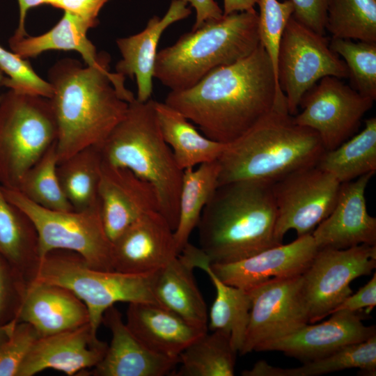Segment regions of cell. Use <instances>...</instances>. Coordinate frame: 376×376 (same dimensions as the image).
Listing matches in <instances>:
<instances>
[{"label":"cell","instance_id":"1","mask_svg":"<svg viewBox=\"0 0 376 376\" xmlns=\"http://www.w3.org/2000/svg\"><path fill=\"white\" fill-rule=\"evenodd\" d=\"M284 100L270 58L260 44L246 57L213 70L193 86L171 91L164 103L209 139L228 144Z\"/></svg>","mask_w":376,"mask_h":376},{"label":"cell","instance_id":"2","mask_svg":"<svg viewBox=\"0 0 376 376\" xmlns=\"http://www.w3.org/2000/svg\"><path fill=\"white\" fill-rule=\"evenodd\" d=\"M109 61L107 54L100 65L84 67L63 58L49 69L58 163L85 148L100 147L136 98L125 77L110 72Z\"/></svg>","mask_w":376,"mask_h":376},{"label":"cell","instance_id":"3","mask_svg":"<svg viewBox=\"0 0 376 376\" xmlns=\"http://www.w3.org/2000/svg\"><path fill=\"white\" fill-rule=\"evenodd\" d=\"M272 183L244 180L219 185L197 225L210 263H229L280 245L274 237Z\"/></svg>","mask_w":376,"mask_h":376},{"label":"cell","instance_id":"4","mask_svg":"<svg viewBox=\"0 0 376 376\" xmlns=\"http://www.w3.org/2000/svg\"><path fill=\"white\" fill-rule=\"evenodd\" d=\"M324 152L318 134L294 121L286 100L279 101L251 129L227 144L217 160L218 186L244 180L274 183L316 166Z\"/></svg>","mask_w":376,"mask_h":376},{"label":"cell","instance_id":"5","mask_svg":"<svg viewBox=\"0 0 376 376\" xmlns=\"http://www.w3.org/2000/svg\"><path fill=\"white\" fill-rule=\"evenodd\" d=\"M155 102H130L100 148L103 162L127 169L154 187L158 211L175 230L183 171L162 135Z\"/></svg>","mask_w":376,"mask_h":376},{"label":"cell","instance_id":"6","mask_svg":"<svg viewBox=\"0 0 376 376\" xmlns=\"http://www.w3.org/2000/svg\"><path fill=\"white\" fill-rule=\"evenodd\" d=\"M259 45L255 9L224 15L157 52L153 77L171 91L187 89L213 70L246 57Z\"/></svg>","mask_w":376,"mask_h":376},{"label":"cell","instance_id":"7","mask_svg":"<svg viewBox=\"0 0 376 376\" xmlns=\"http://www.w3.org/2000/svg\"><path fill=\"white\" fill-rule=\"evenodd\" d=\"M152 274L98 269L75 252L56 249L40 259L33 281L61 285L72 292L86 306L90 326L97 334L104 312L116 303L157 304L151 289Z\"/></svg>","mask_w":376,"mask_h":376},{"label":"cell","instance_id":"8","mask_svg":"<svg viewBox=\"0 0 376 376\" xmlns=\"http://www.w3.org/2000/svg\"><path fill=\"white\" fill-rule=\"evenodd\" d=\"M49 98L9 90L0 100V185L16 189L24 174L56 141Z\"/></svg>","mask_w":376,"mask_h":376},{"label":"cell","instance_id":"9","mask_svg":"<svg viewBox=\"0 0 376 376\" xmlns=\"http://www.w3.org/2000/svg\"><path fill=\"white\" fill-rule=\"evenodd\" d=\"M1 188L6 198L31 219L38 234L40 259L51 251L67 250L81 256L93 268L113 270L112 242L104 229L100 204L82 211L52 210L31 202L16 189Z\"/></svg>","mask_w":376,"mask_h":376},{"label":"cell","instance_id":"10","mask_svg":"<svg viewBox=\"0 0 376 376\" xmlns=\"http://www.w3.org/2000/svg\"><path fill=\"white\" fill-rule=\"evenodd\" d=\"M347 78L344 61L329 47V40L297 21L292 16L279 45L276 77L285 96L288 112L295 116L304 94L322 78Z\"/></svg>","mask_w":376,"mask_h":376},{"label":"cell","instance_id":"11","mask_svg":"<svg viewBox=\"0 0 376 376\" xmlns=\"http://www.w3.org/2000/svg\"><path fill=\"white\" fill-rule=\"evenodd\" d=\"M376 267V245L317 251L301 274V292L309 323H315L352 294L351 282L370 275Z\"/></svg>","mask_w":376,"mask_h":376},{"label":"cell","instance_id":"12","mask_svg":"<svg viewBox=\"0 0 376 376\" xmlns=\"http://www.w3.org/2000/svg\"><path fill=\"white\" fill-rule=\"evenodd\" d=\"M341 183L316 166L292 173L272 183L276 207L274 237L279 244L290 230L300 237L312 233L333 210Z\"/></svg>","mask_w":376,"mask_h":376},{"label":"cell","instance_id":"13","mask_svg":"<svg viewBox=\"0 0 376 376\" xmlns=\"http://www.w3.org/2000/svg\"><path fill=\"white\" fill-rule=\"evenodd\" d=\"M374 100L363 96L332 76L322 78L303 96L301 111L294 121L315 131L325 151L335 149L353 136Z\"/></svg>","mask_w":376,"mask_h":376},{"label":"cell","instance_id":"14","mask_svg":"<svg viewBox=\"0 0 376 376\" xmlns=\"http://www.w3.org/2000/svg\"><path fill=\"white\" fill-rule=\"evenodd\" d=\"M251 306L240 353L254 351L260 344L290 335L309 323L301 292V274L274 278L249 290Z\"/></svg>","mask_w":376,"mask_h":376},{"label":"cell","instance_id":"15","mask_svg":"<svg viewBox=\"0 0 376 376\" xmlns=\"http://www.w3.org/2000/svg\"><path fill=\"white\" fill-rule=\"evenodd\" d=\"M174 230L158 211L149 212L112 241L115 271L152 274L178 256Z\"/></svg>","mask_w":376,"mask_h":376},{"label":"cell","instance_id":"16","mask_svg":"<svg viewBox=\"0 0 376 376\" xmlns=\"http://www.w3.org/2000/svg\"><path fill=\"white\" fill-rule=\"evenodd\" d=\"M331 315L322 323L307 324L290 335L263 343L254 351L281 352L306 362L376 335L375 326L365 325L359 312L339 311Z\"/></svg>","mask_w":376,"mask_h":376},{"label":"cell","instance_id":"17","mask_svg":"<svg viewBox=\"0 0 376 376\" xmlns=\"http://www.w3.org/2000/svg\"><path fill=\"white\" fill-rule=\"evenodd\" d=\"M108 345L100 340L89 323L40 337L22 363L17 376H33L47 369L77 375L94 368Z\"/></svg>","mask_w":376,"mask_h":376},{"label":"cell","instance_id":"18","mask_svg":"<svg viewBox=\"0 0 376 376\" xmlns=\"http://www.w3.org/2000/svg\"><path fill=\"white\" fill-rule=\"evenodd\" d=\"M318 250L309 233L238 261L210 264V267L224 283L249 291L271 279L302 274Z\"/></svg>","mask_w":376,"mask_h":376},{"label":"cell","instance_id":"19","mask_svg":"<svg viewBox=\"0 0 376 376\" xmlns=\"http://www.w3.org/2000/svg\"><path fill=\"white\" fill-rule=\"evenodd\" d=\"M373 175L341 183L333 210L311 233L318 249L376 245V218L368 214L365 197Z\"/></svg>","mask_w":376,"mask_h":376},{"label":"cell","instance_id":"20","mask_svg":"<svg viewBox=\"0 0 376 376\" xmlns=\"http://www.w3.org/2000/svg\"><path fill=\"white\" fill-rule=\"evenodd\" d=\"M99 204L102 223L111 242L143 214L158 211L157 194L148 182L127 169L104 162Z\"/></svg>","mask_w":376,"mask_h":376},{"label":"cell","instance_id":"21","mask_svg":"<svg viewBox=\"0 0 376 376\" xmlns=\"http://www.w3.org/2000/svg\"><path fill=\"white\" fill-rule=\"evenodd\" d=\"M102 324L111 333V340L102 360L86 371L94 376H164L173 373L179 359L157 353L131 331L114 306L104 313Z\"/></svg>","mask_w":376,"mask_h":376},{"label":"cell","instance_id":"22","mask_svg":"<svg viewBox=\"0 0 376 376\" xmlns=\"http://www.w3.org/2000/svg\"><path fill=\"white\" fill-rule=\"evenodd\" d=\"M17 322L30 324L40 337L89 323L86 306L70 290L33 281L29 283Z\"/></svg>","mask_w":376,"mask_h":376},{"label":"cell","instance_id":"23","mask_svg":"<svg viewBox=\"0 0 376 376\" xmlns=\"http://www.w3.org/2000/svg\"><path fill=\"white\" fill-rule=\"evenodd\" d=\"M182 0H173L162 18L153 16L141 32L116 40L122 58L116 65V72L123 77H135L136 99L139 102L150 100L152 93L154 68L161 36L171 24L191 14V9Z\"/></svg>","mask_w":376,"mask_h":376},{"label":"cell","instance_id":"24","mask_svg":"<svg viewBox=\"0 0 376 376\" xmlns=\"http://www.w3.org/2000/svg\"><path fill=\"white\" fill-rule=\"evenodd\" d=\"M126 318L128 328L146 347L171 358L179 359L184 350L207 331L155 303H129Z\"/></svg>","mask_w":376,"mask_h":376},{"label":"cell","instance_id":"25","mask_svg":"<svg viewBox=\"0 0 376 376\" xmlns=\"http://www.w3.org/2000/svg\"><path fill=\"white\" fill-rule=\"evenodd\" d=\"M181 256L194 269L203 270L216 290L209 313L208 327L211 331L228 333L234 350L240 352L249 321L251 301L249 291L222 281L212 270L209 258L200 247L189 244L182 250Z\"/></svg>","mask_w":376,"mask_h":376},{"label":"cell","instance_id":"26","mask_svg":"<svg viewBox=\"0 0 376 376\" xmlns=\"http://www.w3.org/2000/svg\"><path fill=\"white\" fill-rule=\"evenodd\" d=\"M193 271L178 255L152 274V292L157 304L192 324L207 328V305Z\"/></svg>","mask_w":376,"mask_h":376},{"label":"cell","instance_id":"27","mask_svg":"<svg viewBox=\"0 0 376 376\" xmlns=\"http://www.w3.org/2000/svg\"><path fill=\"white\" fill-rule=\"evenodd\" d=\"M93 26L70 12L64 14L55 26L46 33L36 36H12L9 45L12 52L23 58H35L49 50L75 51L86 65H100L106 53L97 54L95 46L88 38L87 32Z\"/></svg>","mask_w":376,"mask_h":376},{"label":"cell","instance_id":"28","mask_svg":"<svg viewBox=\"0 0 376 376\" xmlns=\"http://www.w3.org/2000/svg\"><path fill=\"white\" fill-rule=\"evenodd\" d=\"M155 109L162 135L181 170L219 159L227 144L201 134L185 116L164 102L155 101Z\"/></svg>","mask_w":376,"mask_h":376},{"label":"cell","instance_id":"29","mask_svg":"<svg viewBox=\"0 0 376 376\" xmlns=\"http://www.w3.org/2000/svg\"><path fill=\"white\" fill-rule=\"evenodd\" d=\"M0 254L31 282L40 256L36 228L29 216L5 196L0 185Z\"/></svg>","mask_w":376,"mask_h":376},{"label":"cell","instance_id":"30","mask_svg":"<svg viewBox=\"0 0 376 376\" xmlns=\"http://www.w3.org/2000/svg\"><path fill=\"white\" fill-rule=\"evenodd\" d=\"M359 368L367 375H376V335L297 368L274 367L265 361L256 362L251 369L242 372L243 376H318L332 372Z\"/></svg>","mask_w":376,"mask_h":376},{"label":"cell","instance_id":"31","mask_svg":"<svg viewBox=\"0 0 376 376\" xmlns=\"http://www.w3.org/2000/svg\"><path fill=\"white\" fill-rule=\"evenodd\" d=\"M218 161L200 164L183 171L179 196L178 219L174 238L180 253L189 243L201 213L218 187Z\"/></svg>","mask_w":376,"mask_h":376},{"label":"cell","instance_id":"32","mask_svg":"<svg viewBox=\"0 0 376 376\" xmlns=\"http://www.w3.org/2000/svg\"><path fill=\"white\" fill-rule=\"evenodd\" d=\"M103 159L100 147L85 148L58 163L57 175L74 210L99 205V187Z\"/></svg>","mask_w":376,"mask_h":376},{"label":"cell","instance_id":"33","mask_svg":"<svg viewBox=\"0 0 376 376\" xmlns=\"http://www.w3.org/2000/svg\"><path fill=\"white\" fill-rule=\"evenodd\" d=\"M317 166L340 183L376 171V118L365 120L364 128L334 150L325 151Z\"/></svg>","mask_w":376,"mask_h":376},{"label":"cell","instance_id":"34","mask_svg":"<svg viewBox=\"0 0 376 376\" xmlns=\"http://www.w3.org/2000/svg\"><path fill=\"white\" fill-rule=\"evenodd\" d=\"M207 331L179 355L176 376H233L235 356L230 336L223 331Z\"/></svg>","mask_w":376,"mask_h":376},{"label":"cell","instance_id":"35","mask_svg":"<svg viewBox=\"0 0 376 376\" xmlns=\"http://www.w3.org/2000/svg\"><path fill=\"white\" fill-rule=\"evenodd\" d=\"M325 31L331 38L376 42V0H327Z\"/></svg>","mask_w":376,"mask_h":376},{"label":"cell","instance_id":"36","mask_svg":"<svg viewBox=\"0 0 376 376\" xmlns=\"http://www.w3.org/2000/svg\"><path fill=\"white\" fill-rule=\"evenodd\" d=\"M56 143L24 174L16 190L31 202L57 211L74 210L57 175Z\"/></svg>","mask_w":376,"mask_h":376},{"label":"cell","instance_id":"37","mask_svg":"<svg viewBox=\"0 0 376 376\" xmlns=\"http://www.w3.org/2000/svg\"><path fill=\"white\" fill-rule=\"evenodd\" d=\"M331 49L345 63L352 88L361 95L376 99V42L331 38Z\"/></svg>","mask_w":376,"mask_h":376},{"label":"cell","instance_id":"38","mask_svg":"<svg viewBox=\"0 0 376 376\" xmlns=\"http://www.w3.org/2000/svg\"><path fill=\"white\" fill-rule=\"evenodd\" d=\"M258 30L260 44L272 61L276 77L277 59L280 41L284 29L294 12L290 0H259ZM278 81V80H277Z\"/></svg>","mask_w":376,"mask_h":376},{"label":"cell","instance_id":"39","mask_svg":"<svg viewBox=\"0 0 376 376\" xmlns=\"http://www.w3.org/2000/svg\"><path fill=\"white\" fill-rule=\"evenodd\" d=\"M0 69L8 75L2 86L16 93L39 95L51 98L53 88L51 84L40 77L27 59L0 45Z\"/></svg>","mask_w":376,"mask_h":376},{"label":"cell","instance_id":"40","mask_svg":"<svg viewBox=\"0 0 376 376\" xmlns=\"http://www.w3.org/2000/svg\"><path fill=\"white\" fill-rule=\"evenodd\" d=\"M29 283L0 254V326L17 320Z\"/></svg>","mask_w":376,"mask_h":376},{"label":"cell","instance_id":"41","mask_svg":"<svg viewBox=\"0 0 376 376\" xmlns=\"http://www.w3.org/2000/svg\"><path fill=\"white\" fill-rule=\"evenodd\" d=\"M38 338L39 335L30 324L17 322L9 338L0 345V376H17Z\"/></svg>","mask_w":376,"mask_h":376},{"label":"cell","instance_id":"42","mask_svg":"<svg viewBox=\"0 0 376 376\" xmlns=\"http://www.w3.org/2000/svg\"><path fill=\"white\" fill-rule=\"evenodd\" d=\"M294 6L292 17L315 32L325 35L327 0H290Z\"/></svg>","mask_w":376,"mask_h":376},{"label":"cell","instance_id":"43","mask_svg":"<svg viewBox=\"0 0 376 376\" xmlns=\"http://www.w3.org/2000/svg\"><path fill=\"white\" fill-rule=\"evenodd\" d=\"M376 305V274L372 279L355 294H352L336 306L331 313L339 311L359 312L366 308L370 313ZM330 314V315H331Z\"/></svg>","mask_w":376,"mask_h":376},{"label":"cell","instance_id":"44","mask_svg":"<svg viewBox=\"0 0 376 376\" xmlns=\"http://www.w3.org/2000/svg\"><path fill=\"white\" fill-rule=\"evenodd\" d=\"M110 0H52L49 5L70 12L91 23L93 27L98 24V15L102 7Z\"/></svg>","mask_w":376,"mask_h":376},{"label":"cell","instance_id":"45","mask_svg":"<svg viewBox=\"0 0 376 376\" xmlns=\"http://www.w3.org/2000/svg\"><path fill=\"white\" fill-rule=\"evenodd\" d=\"M196 10V22L192 30L200 27L206 21L216 19L224 15L222 10L214 0H182Z\"/></svg>","mask_w":376,"mask_h":376},{"label":"cell","instance_id":"46","mask_svg":"<svg viewBox=\"0 0 376 376\" xmlns=\"http://www.w3.org/2000/svg\"><path fill=\"white\" fill-rule=\"evenodd\" d=\"M19 4V23L13 36L21 38L27 34L25 28L26 15L31 8L48 4V0H17Z\"/></svg>","mask_w":376,"mask_h":376},{"label":"cell","instance_id":"47","mask_svg":"<svg viewBox=\"0 0 376 376\" xmlns=\"http://www.w3.org/2000/svg\"><path fill=\"white\" fill-rule=\"evenodd\" d=\"M259 0H224V15L254 9Z\"/></svg>","mask_w":376,"mask_h":376},{"label":"cell","instance_id":"48","mask_svg":"<svg viewBox=\"0 0 376 376\" xmlns=\"http://www.w3.org/2000/svg\"><path fill=\"white\" fill-rule=\"evenodd\" d=\"M17 323L15 320L7 324L0 326V345L9 338Z\"/></svg>","mask_w":376,"mask_h":376},{"label":"cell","instance_id":"49","mask_svg":"<svg viewBox=\"0 0 376 376\" xmlns=\"http://www.w3.org/2000/svg\"><path fill=\"white\" fill-rule=\"evenodd\" d=\"M5 78L4 73L2 72V70L0 69V86H2V82ZM0 100H1V95H0Z\"/></svg>","mask_w":376,"mask_h":376},{"label":"cell","instance_id":"50","mask_svg":"<svg viewBox=\"0 0 376 376\" xmlns=\"http://www.w3.org/2000/svg\"><path fill=\"white\" fill-rule=\"evenodd\" d=\"M52 0H48V4L52 1Z\"/></svg>","mask_w":376,"mask_h":376}]
</instances>
